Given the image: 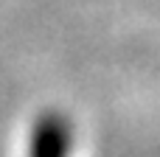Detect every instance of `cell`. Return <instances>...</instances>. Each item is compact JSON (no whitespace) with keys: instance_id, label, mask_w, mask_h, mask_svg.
I'll return each mask as SVG.
<instances>
[{"instance_id":"cell-1","label":"cell","mask_w":160,"mask_h":157,"mask_svg":"<svg viewBox=\"0 0 160 157\" xmlns=\"http://www.w3.org/2000/svg\"><path fill=\"white\" fill-rule=\"evenodd\" d=\"M70 143H73L70 121L62 112L48 110L31 129L28 157H70Z\"/></svg>"}]
</instances>
